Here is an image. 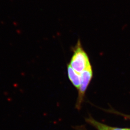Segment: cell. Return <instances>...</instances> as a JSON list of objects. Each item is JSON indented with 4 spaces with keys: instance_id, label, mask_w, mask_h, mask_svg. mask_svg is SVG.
I'll use <instances>...</instances> for the list:
<instances>
[{
    "instance_id": "obj_3",
    "label": "cell",
    "mask_w": 130,
    "mask_h": 130,
    "mask_svg": "<svg viewBox=\"0 0 130 130\" xmlns=\"http://www.w3.org/2000/svg\"><path fill=\"white\" fill-rule=\"evenodd\" d=\"M67 73L70 82L78 90L81 82L80 74L76 72L69 64L67 65Z\"/></svg>"
},
{
    "instance_id": "obj_1",
    "label": "cell",
    "mask_w": 130,
    "mask_h": 130,
    "mask_svg": "<svg viewBox=\"0 0 130 130\" xmlns=\"http://www.w3.org/2000/svg\"><path fill=\"white\" fill-rule=\"evenodd\" d=\"M73 54L69 63L74 70L81 74L84 70L92 66L87 53L84 50L79 40L73 49Z\"/></svg>"
},
{
    "instance_id": "obj_2",
    "label": "cell",
    "mask_w": 130,
    "mask_h": 130,
    "mask_svg": "<svg viewBox=\"0 0 130 130\" xmlns=\"http://www.w3.org/2000/svg\"><path fill=\"white\" fill-rule=\"evenodd\" d=\"M81 82L80 86L78 89V96L76 104V108L80 109L82 104L84 101V98L86 90L90 84L93 77V70L92 66L89 67L84 70L80 74Z\"/></svg>"
},
{
    "instance_id": "obj_4",
    "label": "cell",
    "mask_w": 130,
    "mask_h": 130,
    "mask_svg": "<svg viewBox=\"0 0 130 130\" xmlns=\"http://www.w3.org/2000/svg\"><path fill=\"white\" fill-rule=\"evenodd\" d=\"M87 123L95 127L98 130H130L128 128H119L116 127H112L95 121L92 118H89L86 119Z\"/></svg>"
}]
</instances>
